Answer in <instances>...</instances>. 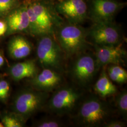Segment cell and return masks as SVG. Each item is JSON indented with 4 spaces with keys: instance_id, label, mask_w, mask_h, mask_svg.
Wrapping results in <instances>:
<instances>
[{
    "instance_id": "8",
    "label": "cell",
    "mask_w": 127,
    "mask_h": 127,
    "mask_svg": "<svg viewBox=\"0 0 127 127\" xmlns=\"http://www.w3.org/2000/svg\"><path fill=\"white\" fill-rule=\"evenodd\" d=\"M49 96L48 92L32 90L24 91L16 99L15 109L23 119L27 118L44 106Z\"/></svg>"
},
{
    "instance_id": "22",
    "label": "cell",
    "mask_w": 127,
    "mask_h": 127,
    "mask_svg": "<svg viewBox=\"0 0 127 127\" xmlns=\"http://www.w3.org/2000/svg\"><path fill=\"white\" fill-rule=\"evenodd\" d=\"M9 91L8 82L5 81H0V99H4L8 96Z\"/></svg>"
},
{
    "instance_id": "6",
    "label": "cell",
    "mask_w": 127,
    "mask_h": 127,
    "mask_svg": "<svg viewBox=\"0 0 127 127\" xmlns=\"http://www.w3.org/2000/svg\"><path fill=\"white\" fill-rule=\"evenodd\" d=\"M37 56L43 68H48L64 74L65 72L66 58L54 35L41 36L37 47Z\"/></svg>"
},
{
    "instance_id": "26",
    "label": "cell",
    "mask_w": 127,
    "mask_h": 127,
    "mask_svg": "<svg viewBox=\"0 0 127 127\" xmlns=\"http://www.w3.org/2000/svg\"><path fill=\"white\" fill-rule=\"evenodd\" d=\"M4 127V126H3V124L2 123H0V127Z\"/></svg>"
},
{
    "instance_id": "11",
    "label": "cell",
    "mask_w": 127,
    "mask_h": 127,
    "mask_svg": "<svg viewBox=\"0 0 127 127\" xmlns=\"http://www.w3.org/2000/svg\"><path fill=\"white\" fill-rule=\"evenodd\" d=\"M123 43L111 46L93 44L94 53L100 68L109 64L124 65L127 59V51L123 47Z\"/></svg>"
},
{
    "instance_id": "21",
    "label": "cell",
    "mask_w": 127,
    "mask_h": 127,
    "mask_svg": "<svg viewBox=\"0 0 127 127\" xmlns=\"http://www.w3.org/2000/svg\"><path fill=\"white\" fill-rule=\"evenodd\" d=\"M4 127H21L23 124L21 121L17 118L9 116H5L2 120Z\"/></svg>"
},
{
    "instance_id": "2",
    "label": "cell",
    "mask_w": 127,
    "mask_h": 127,
    "mask_svg": "<svg viewBox=\"0 0 127 127\" xmlns=\"http://www.w3.org/2000/svg\"><path fill=\"white\" fill-rule=\"evenodd\" d=\"M113 114V110L106 100L91 93L84 96L71 115L73 123L80 127L103 126Z\"/></svg>"
},
{
    "instance_id": "19",
    "label": "cell",
    "mask_w": 127,
    "mask_h": 127,
    "mask_svg": "<svg viewBox=\"0 0 127 127\" xmlns=\"http://www.w3.org/2000/svg\"><path fill=\"white\" fill-rule=\"evenodd\" d=\"M65 124L61 117L53 115L52 117L44 119L37 123L36 126L39 127H64Z\"/></svg>"
},
{
    "instance_id": "15",
    "label": "cell",
    "mask_w": 127,
    "mask_h": 127,
    "mask_svg": "<svg viewBox=\"0 0 127 127\" xmlns=\"http://www.w3.org/2000/svg\"><path fill=\"white\" fill-rule=\"evenodd\" d=\"M32 50L31 43L24 37H15L9 42V54L14 59H24L31 54Z\"/></svg>"
},
{
    "instance_id": "14",
    "label": "cell",
    "mask_w": 127,
    "mask_h": 127,
    "mask_svg": "<svg viewBox=\"0 0 127 127\" xmlns=\"http://www.w3.org/2000/svg\"><path fill=\"white\" fill-rule=\"evenodd\" d=\"M106 67L101 68L99 77L93 86L95 94L104 99L115 95L118 92L117 87L114 84L107 75Z\"/></svg>"
},
{
    "instance_id": "4",
    "label": "cell",
    "mask_w": 127,
    "mask_h": 127,
    "mask_svg": "<svg viewBox=\"0 0 127 127\" xmlns=\"http://www.w3.org/2000/svg\"><path fill=\"white\" fill-rule=\"evenodd\" d=\"M83 89L75 84H65L57 88L46 102L48 110L59 117L72 115L83 98Z\"/></svg>"
},
{
    "instance_id": "13",
    "label": "cell",
    "mask_w": 127,
    "mask_h": 127,
    "mask_svg": "<svg viewBox=\"0 0 127 127\" xmlns=\"http://www.w3.org/2000/svg\"><path fill=\"white\" fill-rule=\"evenodd\" d=\"M7 25L10 32H29V21L25 3L9 15Z\"/></svg>"
},
{
    "instance_id": "20",
    "label": "cell",
    "mask_w": 127,
    "mask_h": 127,
    "mask_svg": "<svg viewBox=\"0 0 127 127\" xmlns=\"http://www.w3.org/2000/svg\"><path fill=\"white\" fill-rule=\"evenodd\" d=\"M16 3V0H0V16L9 12L15 6Z\"/></svg>"
},
{
    "instance_id": "10",
    "label": "cell",
    "mask_w": 127,
    "mask_h": 127,
    "mask_svg": "<svg viewBox=\"0 0 127 127\" xmlns=\"http://www.w3.org/2000/svg\"><path fill=\"white\" fill-rule=\"evenodd\" d=\"M55 8L67 22L81 25L89 19L86 0H57Z\"/></svg>"
},
{
    "instance_id": "23",
    "label": "cell",
    "mask_w": 127,
    "mask_h": 127,
    "mask_svg": "<svg viewBox=\"0 0 127 127\" xmlns=\"http://www.w3.org/2000/svg\"><path fill=\"white\" fill-rule=\"evenodd\" d=\"M104 127H125L126 123L125 121H122L115 119H110L104 123Z\"/></svg>"
},
{
    "instance_id": "9",
    "label": "cell",
    "mask_w": 127,
    "mask_h": 127,
    "mask_svg": "<svg viewBox=\"0 0 127 127\" xmlns=\"http://www.w3.org/2000/svg\"><path fill=\"white\" fill-rule=\"evenodd\" d=\"M88 4L89 19L95 23L114 21L126 3L118 0H89Z\"/></svg>"
},
{
    "instance_id": "17",
    "label": "cell",
    "mask_w": 127,
    "mask_h": 127,
    "mask_svg": "<svg viewBox=\"0 0 127 127\" xmlns=\"http://www.w3.org/2000/svg\"><path fill=\"white\" fill-rule=\"evenodd\" d=\"M106 70L108 77L112 82L121 85L127 83V71L122 65L109 64L106 66Z\"/></svg>"
},
{
    "instance_id": "7",
    "label": "cell",
    "mask_w": 127,
    "mask_h": 127,
    "mask_svg": "<svg viewBox=\"0 0 127 127\" xmlns=\"http://www.w3.org/2000/svg\"><path fill=\"white\" fill-rule=\"evenodd\" d=\"M88 37L93 44L98 46L117 45L124 40L121 28L114 21L93 23L88 29Z\"/></svg>"
},
{
    "instance_id": "16",
    "label": "cell",
    "mask_w": 127,
    "mask_h": 127,
    "mask_svg": "<svg viewBox=\"0 0 127 127\" xmlns=\"http://www.w3.org/2000/svg\"><path fill=\"white\" fill-rule=\"evenodd\" d=\"M38 73L35 62L29 60L14 64L10 69V73L16 81H20L26 78H33Z\"/></svg>"
},
{
    "instance_id": "5",
    "label": "cell",
    "mask_w": 127,
    "mask_h": 127,
    "mask_svg": "<svg viewBox=\"0 0 127 127\" xmlns=\"http://www.w3.org/2000/svg\"><path fill=\"white\" fill-rule=\"evenodd\" d=\"M65 70L73 84L84 90L94 82L100 68L94 52L86 51L76 55Z\"/></svg>"
},
{
    "instance_id": "1",
    "label": "cell",
    "mask_w": 127,
    "mask_h": 127,
    "mask_svg": "<svg viewBox=\"0 0 127 127\" xmlns=\"http://www.w3.org/2000/svg\"><path fill=\"white\" fill-rule=\"evenodd\" d=\"M25 4L29 21V32L34 36L54 35L64 21L56 9L54 0H28Z\"/></svg>"
},
{
    "instance_id": "25",
    "label": "cell",
    "mask_w": 127,
    "mask_h": 127,
    "mask_svg": "<svg viewBox=\"0 0 127 127\" xmlns=\"http://www.w3.org/2000/svg\"><path fill=\"white\" fill-rule=\"evenodd\" d=\"M4 63V60L3 59V57L0 54V67L2 66Z\"/></svg>"
},
{
    "instance_id": "3",
    "label": "cell",
    "mask_w": 127,
    "mask_h": 127,
    "mask_svg": "<svg viewBox=\"0 0 127 127\" xmlns=\"http://www.w3.org/2000/svg\"><path fill=\"white\" fill-rule=\"evenodd\" d=\"M54 36L66 59L86 51L90 47L87 40L88 29L81 25L64 21L55 32Z\"/></svg>"
},
{
    "instance_id": "24",
    "label": "cell",
    "mask_w": 127,
    "mask_h": 127,
    "mask_svg": "<svg viewBox=\"0 0 127 127\" xmlns=\"http://www.w3.org/2000/svg\"><path fill=\"white\" fill-rule=\"evenodd\" d=\"M7 25L4 22L0 21V36L3 35L7 30Z\"/></svg>"
},
{
    "instance_id": "12",
    "label": "cell",
    "mask_w": 127,
    "mask_h": 127,
    "mask_svg": "<svg viewBox=\"0 0 127 127\" xmlns=\"http://www.w3.org/2000/svg\"><path fill=\"white\" fill-rule=\"evenodd\" d=\"M64 82L63 74L44 68L41 73L32 78L31 83L37 90L49 93L54 91L64 84Z\"/></svg>"
},
{
    "instance_id": "18",
    "label": "cell",
    "mask_w": 127,
    "mask_h": 127,
    "mask_svg": "<svg viewBox=\"0 0 127 127\" xmlns=\"http://www.w3.org/2000/svg\"><path fill=\"white\" fill-rule=\"evenodd\" d=\"M115 96V105L123 120H127V91L126 89L118 92Z\"/></svg>"
}]
</instances>
